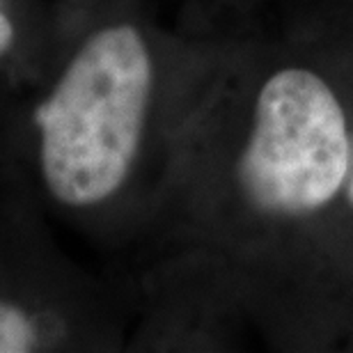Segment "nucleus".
Instances as JSON below:
<instances>
[{
  "label": "nucleus",
  "mask_w": 353,
  "mask_h": 353,
  "mask_svg": "<svg viewBox=\"0 0 353 353\" xmlns=\"http://www.w3.org/2000/svg\"><path fill=\"white\" fill-rule=\"evenodd\" d=\"M202 51L133 264L216 280L280 351H353V268L340 234L353 76L312 39L248 17H186Z\"/></svg>",
  "instance_id": "nucleus-1"
},
{
  "label": "nucleus",
  "mask_w": 353,
  "mask_h": 353,
  "mask_svg": "<svg viewBox=\"0 0 353 353\" xmlns=\"http://www.w3.org/2000/svg\"><path fill=\"white\" fill-rule=\"evenodd\" d=\"M200 51V28H163L147 0L60 19L44 74L0 92V176L53 223L131 252L157 204Z\"/></svg>",
  "instance_id": "nucleus-2"
},
{
  "label": "nucleus",
  "mask_w": 353,
  "mask_h": 353,
  "mask_svg": "<svg viewBox=\"0 0 353 353\" xmlns=\"http://www.w3.org/2000/svg\"><path fill=\"white\" fill-rule=\"evenodd\" d=\"M26 190L0 176V353L126 351L133 294L62 248Z\"/></svg>",
  "instance_id": "nucleus-3"
},
{
  "label": "nucleus",
  "mask_w": 353,
  "mask_h": 353,
  "mask_svg": "<svg viewBox=\"0 0 353 353\" xmlns=\"http://www.w3.org/2000/svg\"><path fill=\"white\" fill-rule=\"evenodd\" d=\"M55 0H0V92L37 81L58 44Z\"/></svg>",
  "instance_id": "nucleus-4"
},
{
  "label": "nucleus",
  "mask_w": 353,
  "mask_h": 353,
  "mask_svg": "<svg viewBox=\"0 0 353 353\" xmlns=\"http://www.w3.org/2000/svg\"><path fill=\"white\" fill-rule=\"evenodd\" d=\"M282 26L312 39L353 76V0H282Z\"/></svg>",
  "instance_id": "nucleus-5"
},
{
  "label": "nucleus",
  "mask_w": 353,
  "mask_h": 353,
  "mask_svg": "<svg viewBox=\"0 0 353 353\" xmlns=\"http://www.w3.org/2000/svg\"><path fill=\"white\" fill-rule=\"evenodd\" d=\"M268 3L282 0H188V12L202 17H248Z\"/></svg>",
  "instance_id": "nucleus-6"
},
{
  "label": "nucleus",
  "mask_w": 353,
  "mask_h": 353,
  "mask_svg": "<svg viewBox=\"0 0 353 353\" xmlns=\"http://www.w3.org/2000/svg\"><path fill=\"white\" fill-rule=\"evenodd\" d=\"M340 234H342L344 252H347V259L353 268V152H351V168H349V176H347V186H344V195H342Z\"/></svg>",
  "instance_id": "nucleus-7"
},
{
  "label": "nucleus",
  "mask_w": 353,
  "mask_h": 353,
  "mask_svg": "<svg viewBox=\"0 0 353 353\" xmlns=\"http://www.w3.org/2000/svg\"><path fill=\"white\" fill-rule=\"evenodd\" d=\"M55 3H58V17L69 19V17H76V14L99 10V7H103V5L119 3V0H55Z\"/></svg>",
  "instance_id": "nucleus-8"
}]
</instances>
